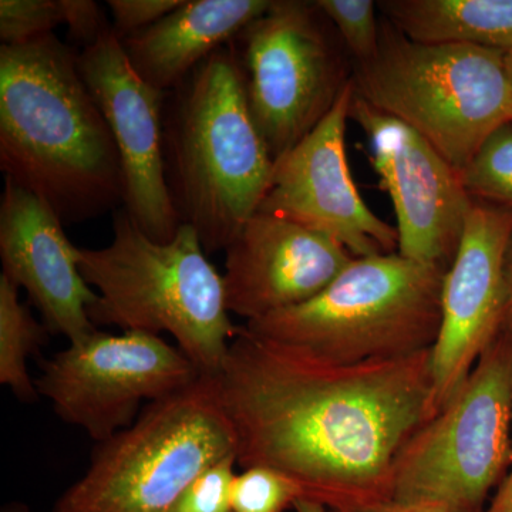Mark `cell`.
<instances>
[{
    "label": "cell",
    "mask_w": 512,
    "mask_h": 512,
    "mask_svg": "<svg viewBox=\"0 0 512 512\" xmlns=\"http://www.w3.org/2000/svg\"><path fill=\"white\" fill-rule=\"evenodd\" d=\"M431 350L338 363L238 326L214 377L237 463L335 512L386 501L394 460L437 414Z\"/></svg>",
    "instance_id": "1"
},
{
    "label": "cell",
    "mask_w": 512,
    "mask_h": 512,
    "mask_svg": "<svg viewBox=\"0 0 512 512\" xmlns=\"http://www.w3.org/2000/svg\"><path fill=\"white\" fill-rule=\"evenodd\" d=\"M0 170L64 225L123 205L110 128L84 83L79 53L55 33L0 47Z\"/></svg>",
    "instance_id": "2"
},
{
    "label": "cell",
    "mask_w": 512,
    "mask_h": 512,
    "mask_svg": "<svg viewBox=\"0 0 512 512\" xmlns=\"http://www.w3.org/2000/svg\"><path fill=\"white\" fill-rule=\"evenodd\" d=\"M164 107L165 175L175 211L207 254L227 251L258 211L274 170L232 43L167 93Z\"/></svg>",
    "instance_id": "3"
},
{
    "label": "cell",
    "mask_w": 512,
    "mask_h": 512,
    "mask_svg": "<svg viewBox=\"0 0 512 512\" xmlns=\"http://www.w3.org/2000/svg\"><path fill=\"white\" fill-rule=\"evenodd\" d=\"M113 228L110 245L77 252L83 278L99 295L87 311L94 326L168 333L202 376H217L238 326L229 318L224 278L195 229L183 224L171 241H154L123 208Z\"/></svg>",
    "instance_id": "4"
},
{
    "label": "cell",
    "mask_w": 512,
    "mask_h": 512,
    "mask_svg": "<svg viewBox=\"0 0 512 512\" xmlns=\"http://www.w3.org/2000/svg\"><path fill=\"white\" fill-rule=\"evenodd\" d=\"M446 272L396 252L355 258L309 301L245 328L338 363L416 355L439 338Z\"/></svg>",
    "instance_id": "5"
},
{
    "label": "cell",
    "mask_w": 512,
    "mask_h": 512,
    "mask_svg": "<svg viewBox=\"0 0 512 512\" xmlns=\"http://www.w3.org/2000/svg\"><path fill=\"white\" fill-rule=\"evenodd\" d=\"M355 93L426 138L461 173L485 140L512 121L507 52L424 45L389 22L375 59L359 63Z\"/></svg>",
    "instance_id": "6"
},
{
    "label": "cell",
    "mask_w": 512,
    "mask_h": 512,
    "mask_svg": "<svg viewBox=\"0 0 512 512\" xmlns=\"http://www.w3.org/2000/svg\"><path fill=\"white\" fill-rule=\"evenodd\" d=\"M237 456L214 377L147 404L138 419L97 443L86 473L50 512H168L202 471Z\"/></svg>",
    "instance_id": "7"
},
{
    "label": "cell",
    "mask_w": 512,
    "mask_h": 512,
    "mask_svg": "<svg viewBox=\"0 0 512 512\" xmlns=\"http://www.w3.org/2000/svg\"><path fill=\"white\" fill-rule=\"evenodd\" d=\"M512 464V330L488 346L436 416L394 460L387 503L483 512Z\"/></svg>",
    "instance_id": "8"
},
{
    "label": "cell",
    "mask_w": 512,
    "mask_h": 512,
    "mask_svg": "<svg viewBox=\"0 0 512 512\" xmlns=\"http://www.w3.org/2000/svg\"><path fill=\"white\" fill-rule=\"evenodd\" d=\"M323 19L315 2L274 0L231 42L274 161L315 130L353 79Z\"/></svg>",
    "instance_id": "9"
},
{
    "label": "cell",
    "mask_w": 512,
    "mask_h": 512,
    "mask_svg": "<svg viewBox=\"0 0 512 512\" xmlns=\"http://www.w3.org/2000/svg\"><path fill=\"white\" fill-rule=\"evenodd\" d=\"M201 376L180 349L160 336L97 329L42 362L35 383L60 420L103 443L130 427L144 403L180 392Z\"/></svg>",
    "instance_id": "10"
},
{
    "label": "cell",
    "mask_w": 512,
    "mask_h": 512,
    "mask_svg": "<svg viewBox=\"0 0 512 512\" xmlns=\"http://www.w3.org/2000/svg\"><path fill=\"white\" fill-rule=\"evenodd\" d=\"M355 82L311 134L276 158L258 211L295 222L340 242L355 258L394 254L397 228L367 207L357 191L346 154V124Z\"/></svg>",
    "instance_id": "11"
},
{
    "label": "cell",
    "mask_w": 512,
    "mask_h": 512,
    "mask_svg": "<svg viewBox=\"0 0 512 512\" xmlns=\"http://www.w3.org/2000/svg\"><path fill=\"white\" fill-rule=\"evenodd\" d=\"M79 67L119 154L123 210L154 241H171L183 224L165 175L167 93L138 76L113 28L79 53Z\"/></svg>",
    "instance_id": "12"
},
{
    "label": "cell",
    "mask_w": 512,
    "mask_h": 512,
    "mask_svg": "<svg viewBox=\"0 0 512 512\" xmlns=\"http://www.w3.org/2000/svg\"><path fill=\"white\" fill-rule=\"evenodd\" d=\"M350 117L369 137L373 167L392 198L399 254L446 268L474 202L460 173L417 131L373 109L356 93Z\"/></svg>",
    "instance_id": "13"
},
{
    "label": "cell",
    "mask_w": 512,
    "mask_h": 512,
    "mask_svg": "<svg viewBox=\"0 0 512 512\" xmlns=\"http://www.w3.org/2000/svg\"><path fill=\"white\" fill-rule=\"evenodd\" d=\"M512 211L474 201L444 276L441 328L431 350L437 413L505 328Z\"/></svg>",
    "instance_id": "14"
},
{
    "label": "cell",
    "mask_w": 512,
    "mask_h": 512,
    "mask_svg": "<svg viewBox=\"0 0 512 512\" xmlns=\"http://www.w3.org/2000/svg\"><path fill=\"white\" fill-rule=\"evenodd\" d=\"M225 254L228 311L247 323L309 301L355 259L336 239L262 212Z\"/></svg>",
    "instance_id": "15"
},
{
    "label": "cell",
    "mask_w": 512,
    "mask_h": 512,
    "mask_svg": "<svg viewBox=\"0 0 512 512\" xmlns=\"http://www.w3.org/2000/svg\"><path fill=\"white\" fill-rule=\"evenodd\" d=\"M63 227L45 201L5 180L0 200L2 275L25 289L50 333L74 343L96 332L87 311L99 295L83 278L79 247Z\"/></svg>",
    "instance_id": "16"
},
{
    "label": "cell",
    "mask_w": 512,
    "mask_h": 512,
    "mask_svg": "<svg viewBox=\"0 0 512 512\" xmlns=\"http://www.w3.org/2000/svg\"><path fill=\"white\" fill-rule=\"evenodd\" d=\"M274 0H183L156 25L121 39L128 62L154 89L170 93L228 45Z\"/></svg>",
    "instance_id": "17"
},
{
    "label": "cell",
    "mask_w": 512,
    "mask_h": 512,
    "mask_svg": "<svg viewBox=\"0 0 512 512\" xmlns=\"http://www.w3.org/2000/svg\"><path fill=\"white\" fill-rule=\"evenodd\" d=\"M379 8L413 42L512 50V0H384Z\"/></svg>",
    "instance_id": "18"
},
{
    "label": "cell",
    "mask_w": 512,
    "mask_h": 512,
    "mask_svg": "<svg viewBox=\"0 0 512 512\" xmlns=\"http://www.w3.org/2000/svg\"><path fill=\"white\" fill-rule=\"evenodd\" d=\"M19 291L8 276L0 275V383L20 402L33 403L39 393L28 360L46 345L50 330L20 302Z\"/></svg>",
    "instance_id": "19"
},
{
    "label": "cell",
    "mask_w": 512,
    "mask_h": 512,
    "mask_svg": "<svg viewBox=\"0 0 512 512\" xmlns=\"http://www.w3.org/2000/svg\"><path fill=\"white\" fill-rule=\"evenodd\" d=\"M460 175L474 201L512 211V121L484 141Z\"/></svg>",
    "instance_id": "20"
},
{
    "label": "cell",
    "mask_w": 512,
    "mask_h": 512,
    "mask_svg": "<svg viewBox=\"0 0 512 512\" xmlns=\"http://www.w3.org/2000/svg\"><path fill=\"white\" fill-rule=\"evenodd\" d=\"M302 497L295 481L269 467H247L232 484L234 512H285Z\"/></svg>",
    "instance_id": "21"
},
{
    "label": "cell",
    "mask_w": 512,
    "mask_h": 512,
    "mask_svg": "<svg viewBox=\"0 0 512 512\" xmlns=\"http://www.w3.org/2000/svg\"><path fill=\"white\" fill-rule=\"evenodd\" d=\"M320 12L338 30L357 64L375 59L380 47L376 3L372 0H316Z\"/></svg>",
    "instance_id": "22"
},
{
    "label": "cell",
    "mask_w": 512,
    "mask_h": 512,
    "mask_svg": "<svg viewBox=\"0 0 512 512\" xmlns=\"http://www.w3.org/2000/svg\"><path fill=\"white\" fill-rule=\"evenodd\" d=\"M60 0H2L0 40L2 46H22L53 35L62 25Z\"/></svg>",
    "instance_id": "23"
},
{
    "label": "cell",
    "mask_w": 512,
    "mask_h": 512,
    "mask_svg": "<svg viewBox=\"0 0 512 512\" xmlns=\"http://www.w3.org/2000/svg\"><path fill=\"white\" fill-rule=\"evenodd\" d=\"M237 456H229L202 471L177 498L168 512H234L232 484Z\"/></svg>",
    "instance_id": "24"
},
{
    "label": "cell",
    "mask_w": 512,
    "mask_h": 512,
    "mask_svg": "<svg viewBox=\"0 0 512 512\" xmlns=\"http://www.w3.org/2000/svg\"><path fill=\"white\" fill-rule=\"evenodd\" d=\"M183 3V0H109L113 30L119 39L156 25Z\"/></svg>",
    "instance_id": "25"
},
{
    "label": "cell",
    "mask_w": 512,
    "mask_h": 512,
    "mask_svg": "<svg viewBox=\"0 0 512 512\" xmlns=\"http://www.w3.org/2000/svg\"><path fill=\"white\" fill-rule=\"evenodd\" d=\"M62 3L63 25L69 28V37L76 45H94L107 30L113 28L104 15L103 9L93 0H60Z\"/></svg>",
    "instance_id": "26"
},
{
    "label": "cell",
    "mask_w": 512,
    "mask_h": 512,
    "mask_svg": "<svg viewBox=\"0 0 512 512\" xmlns=\"http://www.w3.org/2000/svg\"><path fill=\"white\" fill-rule=\"evenodd\" d=\"M348 512H450L439 507L421 505V507H400V505L380 501V503L367 504L363 507L353 508Z\"/></svg>",
    "instance_id": "27"
},
{
    "label": "cell",
    "mask_w": 512,
    "mask_h": 512,
    "mask_svg": "<svg viewBox=\"0 0 512 512\" xmlns=\"http://www.w3.org/2000/svg\"><path fill=\"white\" fill-rule=\"evenodd\" d=\"M485 512H512V470L498 488L493 503Z\"/></svg>",
    "instance_id": "28"
},
{
    "label": "cell",
    "mask_w": 512,
    "mask_h": 512,
    "mask_svg": "<svg viewBox=\"0 0 512 512\" xmlns=\"http://www.w3.org/2000/svg\"><path fill=\"white\" fill-rule=\"evenodd\" d=\"M295 512H328L325 505L318 503V501L309 500V498H299L293 504Z\"/></svg>",
    "instance_id": "29"
},
{
    "label": "cell",
    "mask_w": 512,
    "mask_h": 512,
    "mask_svg": "<svg viewBox=\"0 0 512 512\" xmlns=\"http://www.w3.org/2000/svg\"><path fill=\"white\" fill-rule=\"evenodd\" d=\"M508 288H510V298H508V311L507 320H505V328L512 330V245L510 261H508Z\"/></svg>",
    "instance_id": "30"
},
{
    "label": "cell",
    "mask_w": 512,
    "mask_h": 512,
    "mask_svg": "<svg viewBox=\"0 0 512 512\" xmlns=\"http://www.w3.org/2000/svg\"><path fill=\"white\" fill-rule=\"evenodd\" d=\"M3 512H29V510L25 507V505L12 504L8 505V507H6Z\"/></svg>",
    "instance_id": "31"
},
{
    "label": "cell",
    "mask_w": 512,
    "mask_h": 512,
    "mask_svg": "<svg viewBox=\"0 0 512 512\" xmlns=\"http://www.w3.org/2000/svg\"><path fill=\"white\" fill-rule=\"evenodd\" d=\"M507 72H508V79H510L511 97H512V50H511V52H507Z\"/></svg>",
    "instance_id": "32"
}]
</instances>
